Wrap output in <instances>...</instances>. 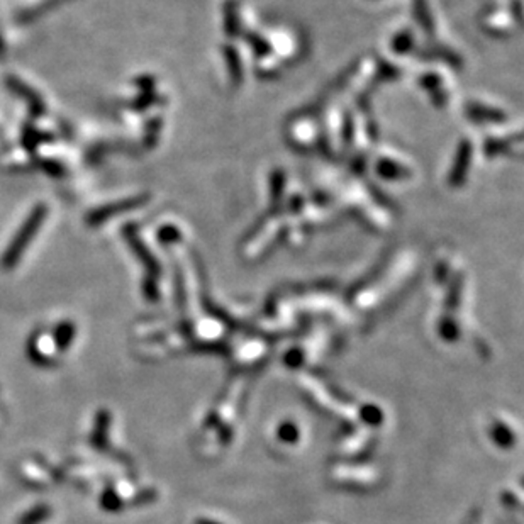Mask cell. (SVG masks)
Here are the masks:
<instances>
[{"instance_id":"1","label":"cell","mask_w":524,"mask_h":524,"mask_svg":"<svg viewBox=\"0 0 524 524\" xmlns=\"http://www.w3.org/2000/svg\"><path fill=\"white\" fill-rule=\"evenodd\" d=\"M46 216H48L46 204L41 202L33 207V211L29 212V216L26 218L23 226L19 228V231H17L16 236L12 238L11 245H9L7 250L4 251L2 260H0V265H2L4 270H12V268L19 263L24 251L29 248V245H31L33 238L40 233Z\"/></svg>"},{"instance_id":"2","label":"cell","mask_w":524,"mask_h":524,"mask_svg":"<svg viewBox=\"0 0 524 524\" xmlns=\"http://www.w3.org/2000/svg\"><path fill=\"white\" fill-rule=\"evenodd\" d=\"M145 202H146V197L141 196V197L126 199V201L109 204V206H101V207H97V209L90 211L89 214H87L85 223L89 224V226H101V224L106 223V221L112 219L114 216L121 214V212L136 209V207H140L141 204H145Z\"/></svg>"},{"instance_id":"3","label":"cell","mask_w":524,"mask_h":524,"mask_svg":"<svg viewBox=\"0 0 524 524\" xmlns=\"http://www.w3.org/2000/svg\"><path fill=\"white\" fill-rule=\"evenodd\" d=\"M6 85L16 95H19L21 99H24L26 104H28L29 112H31L33 118H41V116L45 114L46 107H45V102H43V99L36 92H34L31 87L26 85L23 80L16 79V77H7Z\"/></svg>"},{"instance_id":"4","label":"cell","mask_w":524,"mask_h":524,"mask_svg":"<svg viewBox=\"0 0 524 524\" xmlns=\"http://www.w3.org/2000/svg\"><path fill=\"white\" fill-rule=\"evenodd\" d=\"M109 428H111V414L109 411L102 409L95 416V423L92 428V435H90V445L95 450H104L107 445V438H109Z\"/></svg>"},{"instance_id":"5","label":"cell","mask_w":524,"mask_h":524,"mask_svg":"<svg viewBox=\"0 0 524 524\" xmlns=\"http://www.w3.org/2000/svg\"><path fill=\"white\" fill-rule=\"evenodd\" d=\"M77 336V326L72 321H62L58 326L55 328L53 331V343L55 348L58 350L60 353H65L68 348H70L73 340Z\"/></svg>"},{"instance_id":"6","label":"cell","mask_w":524,"mask_h":524,"mask_svg":"<svg viewBox=\"0 0 524 524\" xmlns=\"http://www.w3.org/2000/svg\"><path fill=\"white\" fill-rule=\"evenodd\" d=\"M51 518V508L48 504H36L34 508L17 519V524H43Z\"/></svg>"},{"instance_id":"7","label":"cell","mask_w":524,"mask_h":524,"mask_svg":"<svg viewBox=\"0 0 524 524\" xmlns=\"http://www.w3.org/2000/svg\"><path fill=\"white\" fill-rule=\"evenodd\" d=\"M50 140H51V136H48L46 133H40V131H36V129L26 128L23 138H21V143H23L24 148L28 151H34L38 146L41 145V143L50 141Z\"/></svg>"},{"instance_id":"8","label":"cell","mask_w":524,"mask_h":524,"mask_svg":"<svg viewBox=\"0 0 524 524\" xmlns=\"http://www.w3.org/2000/svg\"><path fill=\"white\" fill-rule=\"evenodd\" d=\"M101 508L107 513H116L123 508V502H121V497L116 494V491L112 489H107V491L102 492L101 496Z\"/></svg>"},{"instance_id":"9","label":"cell","mask_w":524,"mask_h":524,"mask_svg":"<svg viewBox=\"0 0 524 524\" xmlns=\"http://www.w3.org/2000/svg\"><path fill=\"white\" fill-rule=\"evenodd\" d=\"M63 2H67V0H46L45 4H41V6L34 7L33 11H29V14L24 16V21H33L36 19V17H40L41 14H45V12L50 11V9H53L56 6H62Z\"/></svg>"},{"instance_id":"10","label":"cell","mask_w":524,"mask_h":524,"mask_svg":"<svg viewBox=\"0 0 524 524\" xmlns=\"http://www.w3.org/2000/svg\"><path fill=\"white\" fill-rule=\"evenodd\" d=\"M41 170H45L48 175H51V177H63L65 167L63 165H60L58 162H55V160H43Z\"/></svg>"}]
</instances>
